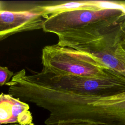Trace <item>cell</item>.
<instances>
[{"mask_svg": "<svg viewBox=\"0 0 125 125\" xmlns=\"http://www.w3.org/2000/svg\"><path fill=\"white\" fill-rule=\"evenodd\" d=\"M57 35L58 45L89 54L117 48L125 38V13Z\"/></svg>", "mask_w": 125, "mask_h": 125, "instance_id": "1", "label": "cell"}, {"mask_svg": "<svg viewBox=\"0 0 125 125\" xmlns=\"http://www.w3.org/2000/svg\"><path fill=\"white\" fill-rule=\"evenodd\" d=\"M42 59L43 67L58 75L93 78L123 76L89 53L57 44L44 47Z\"/></svg>", "mask_w": 125, "mask_h": 125, "instance_id": "2", "label": "cell"}, {"mask_svg": "<svg viewBox=\"0 0 125 125\" xmlns=\"http://www.w3.org/2000/svg\"><path fill=\"white\" fill-rule=\"evenodd\" d=\"M125 13V10L118 9L66 11L49 15L45 19L42 29L45 32L57 35L69 30L109 19Z\"/></svg>", "mask_w": 125, "mask_h": 125, "instance_id": "3", "label": "cell"}, {"mask_svg": "<svg viewBox=\"0 0 125 125\" xmlns=\"http://www.w3.org/2000/svg\"><path fill=\"white\" fill-rule=\"evenodd\" d=\"M45 17L33 8L25 11H0V42L18 33L41 29Z\"/></svg>", "mask_w": 125, "mask_h": 125, "instance_id": "4", "label": "cell"}, {"mask_svg": "<svg viewBox=\"0 0 125 125\" xmlns=\"http://www.w3.org/2000/svg\"><path fill=\"white\" fill-rule=\"evenodd\" d=\"M39 13L44 16L46 19L52 14L66 11L75 10H100L108 9H118L125 10V1L107 0H78L62 1L56 3L34 7Z\"/></svg>", "mask_w": 125, "mask_h": 125, "instance_id": "5", "label": "cell"}, {"mask_svg": "<svg viewBox=\"0 0 125 125\" xmlns=\"http://www.w3.org/2000/svg\"><path fill=\"white\" fill-rule=\"evenodd\" d=\"M29 105L9 94H0V125H35Z\"/></svg>", "mask_w": 125, "mask_h": 125, "instance_id": "6", "label": "cell"}, {"mask_svg": "<svg viewBox=\"0 0 125 125\" xmlns=\"http://www.w3.org/2000/svg\"><path fill=\"white\" fill-rule=\"evenodd\" d=\"M14 75V73L8 67L0 66V86L7 83Z\"/></svg>", "mask_w": 125, "mask_h": 125, "instance_id": "7", "label": "cell"}, {"mask_svg": "<svg viewBox=\"0 0 125 125\" xmlns=\"http://www.w3.org/2000/svg\"><path fill=\"white\" fill-rule=\"evenodd\" d=\"M55 125H102L99 124L88 122H61Z\"/></svg>", "mask_w": 125, "mask_h": 125, "instance_id": "8", "label": "cell"}, {"mask_svg": "<svg viewBox=\"0 0 125 125\" xmlns=\"http://www.w3.org/2000/svg\"><path fill=\"white\" fill-rule=\"evenodd\" d=\"M119 52L122 57L125 60V38L122 42L119 47Z\"/></svg>", "mask_w": 125, "mask_h": 125, "instance_id": "9", "label": "cell"}, {"mask_svg": "<svg viewBox=\"0 0 125 125\" xmlns=\"http://www.w3.org/2000/svg\"><path fill=\"white\" fill-rule=\"evenodd\" d=\"M3 10V6H2V4L1 1H0V11Z\"/></svg>", "mask_w": 125, "mask_h": 125, "instance_id": "10", "label": "cell"}, {"mask_svg": "<svg viewBox=\"0 0 125 125\" xmlns=\"http://www.w3.org/2000/svg\"><path fill=\"white\" fill-rule=\"evenodd\" d=\"M10 125H20L18 124H10Z\"/></svg>", "mask_w": 125, "mask_h": 125, "instance_id": "11", "label": "cell"}]
</instances>
